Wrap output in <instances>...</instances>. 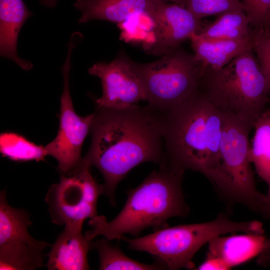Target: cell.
I'll return each instance as SVG.
<instances>
[{
  "label": "cell",
  "instance_id": "18",
  "mask_svg": "<svg viewBox=\"0 0 270 270\" xmlns=\"http://www.w3.org/2000/svg\"><path fill=\"white\" fill-rule=\"evenodd\" d=\"M242 9L226 12L214 22L202 24L198 36L211 40H237L250 36L252 28Z\"/></svg>",
  "mask_w": 270,
  "mask_h": 270
},
{
  "label": "cell",
  "instance_id": "15",
  "mask_svg": "<svg viewBox=\"0 0 270 270\" xmlns=\"http://www.w3.org/2000/svg\"><path fill=\"white\" fill-rule=\"evenodd\" d=\"M74 6L81 12L78 24L93 20L121 23L142 12L152 14V0H76Z\"/></svg>",
  "mask_w": 270,
  "mask_h": 270
},
{
  "label": "cell",
  "instance_id": "7",
  "mask_svg": "<svg viewBox=\"0 0 270 270\" xmlns=\"http://www.w3.org/2000/svg\"><path fill=\"white\" fill-rule=\"evenodd\" d=\"M222 112L220 154L229 189V204H242L262 216L266 194L257 189L249 160V134L254 126L232 114Z\"/></svg>",
  "mask_w": 270,
  "mask_h": 270
},
{
  "label": "cell",
  "instance_id": "12",
  "mask_svg": "<svg viewBox=\"0 0 270 270\" xmlns=\"http://www.w3.org/2000/svg\"><path fill=\"white\" fill-rule=\"evenodd\" d=\"M82 224H65L48 254L49 270H89L88 253L90 241L82 234Z\"/></svg>",
  "mask_w": 270,
  "mask_h": 270
},
{
  "label": "cell",
  "instance_id": "9",
  "mask_svg": "<svg viewBox=\"0 0 270 270\" xmlns=\"http://www.w3.org/2000/svg\"><path fill=\"white\" fill-rule=\"evenodd\" d=\"M79 44L76 38L71 37L67 44L66 56L61 68L63 90L60 97L59 128L56 138L44 146L48 154L57 160L60 174L71 171L81 162L82 144L90 130L94 118V112L86 116H80L76 113L70 94L72 52Z\"/></svg>",
  "mask_w": 270,
  "mask_h": 270
},
{
  "label": "cell",
  "instance_id": "4",
  "mask_svg": "<svg viewBox=\"0 0 270 270\" xmlns=\"http://www.w3.org/2000/svg\"><path fill=\"white\" fill-rule=\"evenodd\" d=\"M199 89L222 112L253 126L270 104V88L252 48L220 70L205 71Z\"/></svg>",
  "mask_w": 270,
  "mask_h": 270
},
{
  "label": "cell",
  "instance_id": "27",
  "mask_svg": "<svg viewBox=\"0 0 270 270\" xmlns=\"http://www.w3.org/2000/svg\"><path fill=\"white\" fill-rule=\"evenodd\" d=\"M197 270H228L226 266L217 258L206 254L204 260Z\"/></svg>",
  "mask_w": 270,
  "mask_h": 270
},
{
  "label": "cell",
  "instance_id": "6",
  "mask_svg": "<svg viewBox=\"0 0 270 270\" xmlns=\"http://www.w3.org/2000/svg\"><path fill=\"white\" fill-rule=\"evenodd\" d=\"M148 105L162 112L186 100L199 88L200 62L180 47L148 63L134 62Z\"/></svg>",
  "mask_w": 270,
  "mask_h": 270
},
{
  "label": "cell",
  "instance_id": "22",
  "mask_svg": "<svg viewBox=\"0 0 270 270\" xmlns=\"http://www.w3.org/2000/svg\"><path fill=\"white\" fill-rule=\"evenodd\" d=\"M118 26L121 30V40L126 42L141 44L144 50L154 42L155 24L149 12L135 14Z\"/></svg>",
  "mask_w": 270,
  "mask_h": 270
},
{
  "label": "cell",
  "instance_id": "24",
  "mask_svg": "<svg viewBox=\"0 0 270 270\" xmlns=\"http://www.w3.org/2000/svg\"><path fill=\"white\" fill-rule=\"evenodd\" d=\"M186 8L198 20L226 12L243 10L242 0H188Z\"/></svg>",
  "mask_w": 270,
  "mask_h": 270
},
{
  "label": "cell",
  "instance_id": "17",
  "mask_svg": "<svg viewBox=\"0 0 270 270\" xmlns=\"http://www.w3.org/2000/svg\"><path fill=\"white\" fill-rule=\"evenodd\" d=\"M48 243L36 240L0 245V270H34L44 266L43 250Z\"/></svg>",
  "mask_w": 270,
  "mask_h": 270
},
{
  "label": "cell",
  "instance_id": "31",
  "mask_svg": "<svg viewBox=\"0 0 270 270\" xmlns=\"http://www.w3.org/2000/svg\"><path fill=\"white\" fill-rule=\"evenodd\" d=\"M58 0H40V2L44 6L52 8L56 6Z\"/></svg>",
  "mask_w": 270,
  "mask_h": 270
},
{
  "label": "cell",
  "instance_id": "21",
  "mask_svg": "<svg viewBox=\"0 0 270 270\" xmlns=\"http://www.w3.org/2000/svg\"><path fill=\"white\" fill-rule=\"evenodd\" d=\"M90 249L97 250L101 270H156L166 269L157 260L152 264H145L132 260L126 256L118 246H114L105 237L90 241Z\"/></svg>",
  "mask_w": 270,
  "mask_h": 270
},
{
  "label": "cell",
  "instance_id": "19",
  "mask_svg": "<svg viewBox=\"0 0 270 270\" xmlns=\"http://www.w3.org/2000/svg\"><path fill=\"white\" fill-rule=\"evenodd\" d=\"M254 136L249 150V160L259 177L268 186L270 197V108H267L254 123Z\"/></svg>",
  "mask_w": 270,
  "mask_h": 270
},
{
  "label": "cell",
  "instance_id": "29",
  "mask_svg": "<svg viewBox=\"0 0 270 270\" xmlns=\"http://www.w3.org/2000/svg\"><path fill=\"white\" fill-rule=\"evenodd\" d=\"M157 2L174 3L183 7H186L188 0H152Z\"/></svg>",
  "mask_w": 270,
  "mask_h": 270
},
{
  "label": "cell",
  "instance_id": "2",
  "mask_svg": "<svg viewBox=\"0 0 270 270\" xmlns=\"http://www.w3.org/2000/svg\"><path fill=\"white\" fill-rule=\"evenodd\" d=\"M164 114L166 163L204 176L226 202L229 197L220 154L222 112L200 89Z\"/></svg>",
  "mask_w": 270,
  "mask_h": 270
},
{
  "label": "cell",
  "instance_id": "25",
  "mask_svg": "<svg viewBox=\"0 0 270 270\" xmlns=\"http://www.w3.org/2000/svg\"><path fill=\"white\" fill-rule=\"evenodd\" d=\"M252 48L270 88V26L252 28Z\"/></svg>",
  "mask_w": 270,
  "mask_h": 270
},
{
  "label": "cell",
  "instance_id": "30",
  "mask_svg": "<svg viewBox=\"0 0 270 270\" xmlns=\"http://www.w3.org/2000/svg\"><path fill=\"white\" fill-rule=\"evenodd\" d=\"M262 216L270 220V197L266 194V206Z\"/></svg>",
  "mask_w": 270,
  "mask_h": 270
},
{
  "label": "cell",
  "instance_id": "20",
  "mask_svg": "<svg viewBox=\"0 0 270 270\" xmlns=\"http://www.w3.org/2000/svg\"><path fill=\"white\" fill-rule=\"evenodd\" d=\"M32 224L30 214L23 208H14L8 202L5 190L0 192V245L16 242H32L28 232Z\"/></svg>",
  "mask_w": 270,
  "mask_h": 270
},
{
  "label": "cell",
  "instance_id": "11",
  "mask_svg": "<svg viewBox=\"0 0 270 270\" xmlns=\"http://www.w3.org/2000/svg\"><path fill=\"white\" fill-rule=\"evenodd\" d=\"M153 2L151 14L155 24L154 42L144 51L148 54L161 56L190 39L198 32L202 23L185 7L174 3Z\"/></svg>",
  "mask_w": 270,
  "mask_h": 270
},
{
  "label": "cell",
  "instance_id": "28",
  "mask_svg": "<svg viewBox=\"0 0 270 270\" xmlns=\"http://www.w3.org/2000/svg\"><path fill=\"white\" fill-rule=\"evenodd\" d=\"M256 262L260 266H270V238H266L262 251L256 257Z\"/></svg>",
  "mask_w": 270,
  "mask_h": 270
},
{
  "label": "cell",
  "instance_id": "13",
  "mask_svg": "<svg viewBox=\"0 0 270 270\" xmlns=\"http://www.w3.org/2000/svg\"><path fill=\"white\" fill-rule=\"evenodd\" d=\"M32 14L23 0H0V55L24 70H31L33 64L18 56L17 43L21 28Z\"/></svg>",
  "mask_w": 270,
  "mask_h": 270
},
{
  "label": "cell",
  "instance_id": "23",
  "mask_svg": "<svg viewBox=\"0 0 270 270\" xmlns=\"http://www.w3.org/2000/svg\"><path fill=\"white\" fill-rule=\"evenodd\" d=\"M0 151L3 156L17 162L42 160L48 155L44 146H38L14 132L0 134Z\"/></svg>",
  "mask_w": 270,
  "mask_h": 270
},
{
  "label": "cell",
  "instance_id": "1",
  "mask_svg": "<svg viewBox=\"0 0 270 270\" xmlns=\"http://www.w3.org/2000/svg\"><path fill=\"white\" fill-rule=\"evenodd\" d=\"M164 125V114L148 104L96 106L90 145L82 158L102 175L105 194L112 206L118 184L133 168L146 162L166 163Z\"/></svg>",
  "mask_w": 270,
  "mask_h": 270
},
{
  "label": "cell",
  "instance_id": "3",
  "mask_svg": "<svg viewBox=\"0 0 270 270\" xmlns=\"http://www.w3.org/2000/svg\"><path fill=\"white\" fill-rule=\"evenodd\" d=\"M136 188L127 191V199L120 213L108 222L104 216L90 218L92 230L84 235L90 241L102 236L109 240H120L126 234L138 236L144 229L153 232L168 227L172 217H184L190 208L182 188L184 172L174 170L166 163L159 165Z\"/></svg>",
  "mask_w": 270,
  "mask_h": 270
},
{
  "label": "cell",
  "instance_id": "16",
  "mask_svg": "<svg viewBox=\"0 0 270 270\" xmlns=\"http://www.w3.org/2000/svg\"><path fill=\"white\" fill-rule=\"evenodd\" d=\"M190 40L194 54L200 64L201 77L205 71L220 70L238 55L252 48L251 36L237 40H211L195 34Z\"/></svg>",
  "mask_w": 270,
  "mask_h": 270
},
{
  "label": "cell",
  "instance_id": "26",
  "mask_svg": "<svg viewBox=\"0 0 270 270\" xmlns=\"http://www.w3.org/2000/svg\"><path fill=\"white\" fill-rule=\"evenodd\" d=\"M242 3L251 26H270V0H242Z\"/></svg>",
  "mask_w": 270,
  "mask_h": 270
},
{
  "label": "cell",
  "instance_id": "14",
  "mask_svg": "<svg viewBox=\"0 0 270 270\" xmlns=\"http://www.w3.org/2000/svg\"><path fill=\"white\" fill-rule=\"evenodd\" d=\"M266 238L264 234L220 236L210 240L207 254L217 258L228 269L256 258L262 251Z\"/></svg>",
  "mask_w": 270,
  "mask_h": 270
},
{
  "label": "cell",
  "instance_id": "10",
  "mask_svg": "<svg viewBox=\"0 0 270 270\" xmlns=\"http://www.w3.org/2000/svg\"><path fill=\"white\" fill-rule=\"evenodd\" d=\"M88 72L100 80L102 94L95 101L96 106L122 108L146 100L145 89L134 64L125 54L112 61L97 62Z\"/></svg>",
  "mask_w": 270,
  "mask_h": 270
},
{
  "label": "cell",
  "instance_id": "5",
  "mask_svg": "<svg viewBox=\"0 0 270 270\" xmlns=\"http://www.w3.org/2000/svg\"><path fill=\"white\" fill-rule=\"evenodd\" d=\"M236 232L262 234L264 230L259 221L236 222L220 213L210 222L168 226L142 237L123 236L121 240L132 250L151 254L166 269L176 270L193 268L192 259L203 246L216 236Z\"/></svg>",
  "mask_w": 270,
  "mask_h": 270
},
{
  "label": "cell",
  "instance_id": "8",
  "mask_svg": "<svg viewBox=\"0 0 270 270\" xmlns=\"http://www.w3.org/2000/svg\"><path fill=\"white\" fill-rule=\"evenodd\" d=\"M91 167L82 158L72 170L60 174L58 183L50 186L45 202L53 224H83L86 219L98 216V200L106 190L92 176Z\"/></svg>",
  "mask_w": 270,
  "mask_h": 270
}]
</instances>
